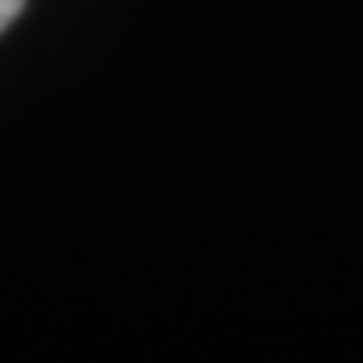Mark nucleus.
Returning <instances> with one entry per match:
<instances>
[{"instance_id":"1","label":"nucleus","mask_w":363,"mask_h":363,"mask_svg":"<svg viewBox=\"0 0 363 363\" xmlns=\"http://www.w3.org/2000/svg\"><path fill=\"white\" fill-rule=\"evenodd\" d=\"M23 8H26V0H0V34H4L15 19H19Z\"/></svg>"}]
</instances>
